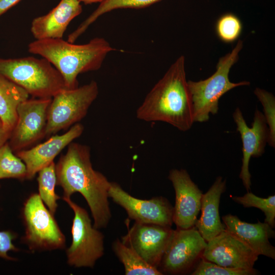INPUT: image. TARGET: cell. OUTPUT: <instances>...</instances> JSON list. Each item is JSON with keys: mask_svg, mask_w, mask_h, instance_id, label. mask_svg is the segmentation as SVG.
<instances>
[{"mask_svg": "<svg viewBox=\"0 0 275 275\" xmlns=\"http://www.w3.org/2000/svg\"><path fill=\"white\" fill-rule=\"evenodd\" d=\"M226 180L217 177L208 190L202 195L201 215L197 219L195 227L207 242L225 230V225L221 221L219 205L222 194L226 187Z\"/></svg>", "mask_w": 275, "mask_h": 275, "instance_id": "d6986e66", "label": "cell"}, {"mask_svg": "<svg viewBox=\"0 0 275 275\" xmlns=\"http://www.w3.org/2000/svg\"><path fill=\"white\" fill-rule=\"evenodd\" d=\"M74 212L72 242L66 250L68 264L75 267H93L104 254V236L92 225L87 210L70 198L63 197Z\"/></svg>", "mask_w": 275, "mask_h": 275, "instance_id": "52a82bcc", "label": "cell"}, {"mask_svg": "<svg viewBox=\"0 0 275 275\" xmlns=\"http://www.w3.org/2000/svg\"><path fill=\"white\" fill-rule=\"evenodd\" d=\"M98 93V84L93 80L81 87L65 88L58 92L52 97L48 108L45 136L79 123Z\"/></svg>", "mask_w": 275, "mask_h": 275, "instance_id": "8992f818", "label": "cell"}, {"mask_svg": "<svg viewBox=\"0 0 275 275\" xmlns=\"http://www.w3.org/2000/svg\"><path fill=\"white\" fill-rule=\"evenodd\" d=\"M191 275H255L254 269H242L222 266L201 258L190 273Z\"/></svg>", "mask_w": 275, "mask_h": 275, "instance_id": "4316f807", "label": "cell"}, {"mask_svg": "<svg viewBox=\"0 0 275 275\" xmlns=\"http://www.w3.org/2000/svg\"><path fill=\"white\" fill-rule=\"evenodd\" d=\"M29 96L21 87L0 75V119L10 133L16 122L18 105Z\"/></svg>", "mask_w": 275, "mask_h": 275, "instance_id": "ffe728a7", "label": "cell"}, {"mask_svg": "<svg viewBox=\"0 0 275 275\" xmlns=\"http://www.w3.org/2000/svg\"><path fill=\"white\" fill-rule=\"evenodd\" d=\"M161 0H102L98 7L68 36L67 41L74 43L99 17L119 9H140L150 6Z\"/></svg>", "mask_w": 275, "mask_h": 275, "instance_id": "44dd1931", "label": "cell"}, {"mask_svg": "<svg viewBox=\"0 0 275 275\" xmlns=\"http://www.w3.org/2000/svg\"><path fill=\"white\" fill-rule=\"evenodd\" d=\"M222 219L225 230L241 241L258 256L262 255L275 259V248L269 242L274 237V231L266 223L251 224L241 221L230 214L224 215Z\"/></svg>", "mask_w": 275, "mask_h": 275, "instance_id": "e0dca14e", "label": "cell"}, {"mask_svg": "<svg viewBox=\"0 0 275 275\" xmlns=\"http://www.w3.org/2000/svg\"><path fill=\"white\" fill-rule=\"evenodd\" d=\"M108 194L109 198L123 208L128 217L135 222L170 227L173 223V207L163 197H156L149 200L138 199L114 182H111Z\"/></svg>", "mask_w": 275, "mask_h": 275, "instance_id": "8fae6325", "label": "cell"}, {"mask_svg": "<svg viewBox=\"0 0 275 275\" xmlns=\"http://www.w3.org/2000/svg\"><path fill=\"white\" fill-rule=\"evenodd\" d=\"M207 241L194 226L174 230L158 269L163 274H183L191 272L202 257Z\"/></svg>", "mask_w": 275, "mask_h": 275, "instance_id": "9c48e42d", "label": "cell"}, {"mask_svg": "<svg viewBox=\"0 0 275 275\" xmlns=\"http://www.w3.org/2000/svg\"><path fill=\"white\" fill-rule=\"evenodd\" d=\"M28 50L47 60L61 74L66 88L73 89L78 87L79 74L99 70L107 55L116 49L104 38L96 37L82 44L63 38L35 40Z\"/></svg>", "mask_w": 275, "mask_h": 275, "instance_id": "3957f363", "label": "cell"}, {"mask_svg": "<svg viewBox=\"0 0 275 275\" xmlns=\"http://www.w3.org/2000/svg\"><path fill=\"white\" fill-rule=\"evenodd\" d=\"M112 249L124 267L126 275H162L155 267L146 262L133 249L117 239Z\"/></svg>", "mask_w": 275, "mask_h": 275, "instance_id": "7402d4cb", "label": "cell"}, {"mask_svg": "<svg viewBox=\"0 0 275 275\" xmlns=\"http://www.w3.org/2000/svg\"><path fill=\"white\" fill-rule=\"evenodd\" d=\"M0 75L23 89L35 98H52L66 88L63 78L46 59L33 56L0 58Z\"/></svg>", "mask_w": 275, "mask_h": 275, "instance_id": "277c9868", "label": "cell"}, {"mask_svg": "<svg viewBox=\"0 0 275 275\" xmlns=\"http://www.w3.org/2000/svg\"><path fill=\"white\" fill-rule=\"evenodd\" d=\"M169 179L175 192L173 222L177 228L186 229L195 226L201 209L202 192L183 169H172Z\"/></svg>", "mask_w": 275, "mask_h": 275, "instance_id": "5bb4252c", "label": "cell"}, {"mask_svg": "<svg viewBox=\"0 0 275 275\" xmlns=\"http://www.w3.org/2000/svg\"><path fill=\"white\" fill-rule=\"evenodd\" d=\"M80 3L82 2L86 5L91 4L93 3H100L102 0H77Z\"/></svg>", "mask_w": 275, "mask_h": 275, "instance_id": "1f68e13d", "label": "cell"}, {"mask_svg": "<svg viewBox=\"0 0 275 275\" xmlns=\"http://www.w3.org/2000/svg\"><path fill=\"white\" fill-rule=\"evenodd\" d=\"M15 234L10 231H0V258L7 260H14L8 255L11 251L18 250L12 242L15 238Z\"/></svg>", "mask_w": 275, "mask_h": 275, "instance_id": "f1b7e54d", "label": "cell"}, {"mask_svg": "<svg viewBox=\"0 0 275 275\" xmlns=\"http://www.w3.org/2000/svg\"><path fill=\"white\" fill-rule=\"evenodd\" d=\"M38 173V194L50 212L54 215L58 207L57 201L60 198L55 191L57 185L55 163L51 162Z\"/></svg>", "mask_w": 275, "mask_h": 275, "instance_id": "603a6c76", "label": "cell"}, {"mask_svg": "<svg viewBox=\"0 0 275 275\" xmlns=\"http://www.w3.org/2000/svg\"><path fill=\"white\" fill-rule=\"evenodd\" d=\"M14 153L8 142L0 147V179H26V166Z\"/></svg>", "mask_w": 275, "mask_h": 275, "instance_id": "cb8c5ba5", "label": "cell"}, {"mask_svg": "<svg viewBox=\"0 0 275 275\" xmlns=\"http://www.w3.org/2000/svg\"><path fill=\"white\" fill-rule=\"evenodd\" d=\"M258 255L226 230L207 242L202 258L219 265L236 269L253 268Z\"/></svg>", "mask_w": 275, "mask_h": 275, "instance_id": "9a60e30c", "label": "cell"}, {"mask_svg": "<svg viewBox=\"0 0 275 275\" xmlns=\"http://www.w3.org/2000/svg\"><path fill=\"white\" fill-rule=\"evenodd\" d=\"M84 130L83 125L77 123L62 134L52 135L46 141L29 149L15 152L26 166V179H32L41 169L53 162L56 156L69 144L79 137Z\"/></svg>", "mask_w": 275, "mask_h": 275, "instance_id": "2e32d148", "label": "cell"}, {"mask_svg": "<svg viewBox=\"0 0 275 275\" xmlns=\"http://www.w3.org/2000/svg\"><path fill=\"white\" fill-rule=\"evenodd\" d=\"M242 24L240 19L233 13L222 15L215 24V32L218 38L226 43L235 42L240 37Z\"/></svg>", "mask_w": 275, "mask_h": 275, "instance_id": "484cf974", "label": "cell"}, {"mask_svg": "<svg viewBox=\"0 0 275 275\" xmlns=\"http://www.w3.org/2000/svg\"><path fill=\"white\" fill-rule=\"evenodd\" d=\"M21 0H0V16Z\"/></svg>", "mask_w": 275, "mask_h": 275, "instance_id": "f546056e", "label": "cell"}, {"mask_svg": "<svg viewBox=\"0 0 275 275\" xmlns=\"http://www.w3.org/2000/svg\"><path fill=\"white\" fill-rule=\"evenodd\" d=\"M52 98L27 99L17 108V120L8 143L14 152L26 149L45 136Z\"/></svg>", "mask_w": 275, "mask_h": 275, "instance_id": "30bf717a", "label": "cell"}, {"mask_svg": "<svg viewBox=\"0 0 275 275\" xmlns=\"http://www.w3.org/2000/svg\"><path fill=\"white\" fill-rule=\"evenodd\" d=\"M233 118L242 143V164L239 178L249 191L251 185L250 160L252 157H259L264 153L268 140V127L263 114L258 109H256L251 127H248L239 108L235 109Z\"/></svg>", "mask_w": 275, "mask_h": 275, "instance_id": "4fadbf2b", "label": "cell"}, {"mask_svg": "<svg viewBox=\"0 0 275 275\" xmlns=\"http://www.w3.org/2000/svg\"><path fill=\"white\" fill-rule=\"evenodd\" d=\"M259 100L262 103L264 117L268 127V143L272 147L275 146V98L270 93L258 88L254 91Z\"/></svg>", "mask_w": 275, "mask_h": 275, "instance_id": "83f0119b", "label": "cell"}, {"mask_svg": "<svg viewBox=\"0 0 275 275\" xmlns=\"http://www.w3.org/2000/svg\"><path fill=\"white\" fill-rule=\"evenodd\" d=\"M10 133L7 131L0 119V147L6 143L9 139Z\"/></svg>", "mask_w": 275, "mask_h": 275, "instance_id": "4dcf8cb0", "label": "cell"}, {"mask_svg": "<svg viewBox=\"0 0 275 275\" xmlns=\"http://www.w3.org/2000/svg\"><path fill=\"white\" fill-rule=\"evenodd\" d=\"M242 47V41L238 40L230 52L219 59L216 71L208 78L198 81H187L193 103L194 122L207 121L210 114H217L219 100L223 95L236 87L250 85L247 81L232 82L229 78L230 70L238 61Z\"/></svg>", "mask_w": 275, "mask_h": 275, "instance_id": "5b68a950", "label": "cell"}, {"mask_svg": "<svg viewBox=\"0 0 275 275\" xmlns=\"http://www.w3.org/2000/svg\"><path fill=\"white\" fill-rule=\"evenodd\" d=\"M25 226L23 239L32 251L52 250L65 247V237L53 215L38 194L31 195L23 208Z\"/></svg>", "mask_w": 275, "mask_h": 275, "instance_id": "ba28073f", "label": "cell"}, {"mask_svg": "<svg viewBox=\"0 0 275 275\" xmlns=\"http://www.w3.org/2000/svg\"><path fill=\"white\" fill-rule=\"evenodd\" d=\"M173 231L170 226L135 222L121 241L157 268Z\"/></svg>", "mask_w": 275, "mask_h": 275, "instance_id": "7c38bea8", "label": "cell"}, {"mask_svg": "<svg viewBox=\"0 0 275 275\" xmlns=\"http://www.w3.org/2000/svg\"><path fill=\"white\" fill-rule=\"evenodd\" d=\"M136 116L146 122L167 123L182 131L190 129L194 123V107L183 56L171 65L148 93Z\"/></svg>", "mask_w": 275, "mask_h": 275, "instance_id": "7a4b0ae2", "label": "cell"}, {"mask_svg": "<svg viewBox=\"0 0 275 275\" xmlns=\"http://www.w3.org/2000/svg\"><path fill=\"white\" fill-rule=\"evenodd\" d=\"M232 199L245 208L256 207L262 210L265 216L264 222L272 228L275 225V196L266 198L259 197L249 191L243 196H232Z\"/></svg>", "mask_w": 275, "mask_h": 275, "instance_id": "d4e9b609", "label": "cell"}, {"mask_svg": "<svg viewBox=\"0 0 275 275\" xmlns=\"http://www.w3.org/2000/svg\"><path fill=\"white\" fill-rule=\"evenodd\" d=\"M82 11L77 0H61L48 13L33 19L31 32L35 40L62 39L69 24Z\"/></svg>", "mask_w": 275, "mask_h": 275, "instance_id": "ac0fdd59", "label": "cell"}, {"mask_svg": "<svg viewBox=\"0 0 275 275\" xmlns=\"http://www.w3.org/2000/svg\"><path fill=\"white\" fill-rule=\"evenodd\" d=\"M90 147L71 142L66 153L55 164L57 185L64 192L63 197L70 198L80 193L87 201L96 229L105 228L112 214L108 202L111 182L93 168Z\"/></svg>", "mask_w": 275, "mask_h": 275, "instance_id": "6da1fadb", "label": "cell"}]
</instances>
